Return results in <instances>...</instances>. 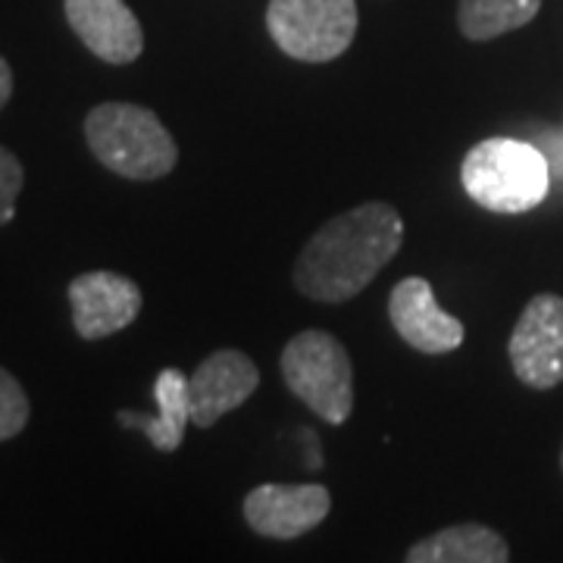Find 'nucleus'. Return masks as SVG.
I'll return each instance as SVG.
<instances>
[{"label":"nucleus","instance_id":"nucleus-1","mask_svg":"<svg viewBox=\"0 0 563 563\" xmlns=\"http://www.w3.org/2000/svg\"><path fill=\"white\" fill-rule=\"evenodd\" d=\"M404 244L401 213L385 201H366L320 225L295 263V288L320 303L357 298Z\"/></svg>","mask_w":563,"mask_h":563},{"label":"nucleus","instance_id":"nucleus-2","mask_svg":"<svg viewBox=\"0 0 563 563\" xmlns=\"http://www.w3.org/2000/svg\"><path fill=\"white\" fill-rule=\"evenodd\" d=\"M85 141L98 163L122 179L157 181L179 163V147L161 117L139 103H98L85 117Z\"/></svg>","mask_w":563,"mask_h":563},{"label":"nucleus","instance_id":"nucleus-3","mask_svg":"<svg viewBox=\"0 0 563 563\" xmlns=\"http://www.w3.org/2000/svg\"><path fill=\"white\" fill-rule=\"evenodd\" d=\"M461 185L492 213L536 210L551 191V163L542 147L517 139H485L466 151Z\"/></svg>","mask_w":563,"mask_h":563},{"label":"nucleus","instance_id":"nucleus-4","mask_svg":"<svg viewBox=\"0 0 563 563\" xmlns=\"http://www.w3.org/2000/svg\"><path fill=\"white\" fill-rule=\"evenodd\" d=\"M282 379L329 426H344L354 410V366L344 344L322 329H303L282 351Z\"/></svg>","mask_w":563,"mask_h":563},{"label":"nucleus","instance_id":"nucleus-5","mask_svg":"<svg viewBox=\"0 0 563 563\" xmlns=\"http://www.w3.org/2000/svg\"><path fill=\"white\" fill-rule=\"evenodd\" d=\"M266 32L291 60H339L357 35V0H269Z\"/></svg>","mask_w":563,"mask_h":563},{"label":"nucleus","instance_id":"nucleus-6","mask_svg":"<svg viewBox=\"0 0 563 563\" xmlns=\"http://www.w3.org/2000/svg\"><path fill=\"white\" fill-rule=\"evenodd\" d=\"M510 366L529 388H554L563 383V298L536 295L526 303L507 342Z\"/></svg>","mask_w":563,"mask_h":563},{"label":"nucleus","instance_id":"nucleus-7","mask_svg":"<svg viewBox=\"0 0 563 563\" xmlns=\"http://www.w3.org/2000/svg\"><path fill=\"white\" fill-rule=\"evenodd\" d=\"M332 495L325 485H279L266 483L247 492L244 498V520L247 526L276 542H291L313 532L329 517Z\"/></svg>","mask_w":563,"mask_h":563},{"label":"nucleus","instance_id":"nucleus-8","mask_svg":"<svg viewBox=\"0 0 563 563\" xmlns=\"http://www.w3.org/2000/svg\"><path fill=\"white\" fill-rule=\"evenodd\" d=\"M144 295L135 282L120 273H81L69 282L73 325L85 342H101L139 320Z\"/></svg>","mask_w":563,"mask_h":563},{"label":"nucleus","instance_id":"nucleus-9","mask_svg":"<svg viewBox=\"0 0 563 563\" xmlns=\"http://www.w3.org/2000/svg\"><path fill=\"white\" fill-rule=\"evenodd\" d=\"M261 385V369L239 347H220L198 363L188 376L191 395V426L213 429L217 422L239 410Z\"/></svg>","mask_w":563,"mask_h":563},{"label":"nucleus","instance_id":"nucleus-10","mask_svg":"<svg viewBox=\"0 0 563 563\" xmlns=\"http://www.w3.org/2000/svg\"><path fill=\"white\" fill-rule=\"evenodd\" d=\"M388 320L404 342L420 354H451L463 344V322L444 313L429 279L407 276L388 295Z\"/></svg>","mask_w":563,"mask_h":563},{"label":"nucleus","instance_id":"nucleus-11","mask_svg":"<svg viewBox=\"0 0 563 563\" xmlns=\"http://www.w3.org/2000/svg\"><path fill=\"white\" fill-rule=\"evenodd\" d=\"M63 10L73 32L98 60L129 66L141 57L144 32L125 0H63Z\"/></svg>","mask_w":563,"mask_h":563},{"label":"nucleus","instance_id":"nucleus-12","mask_svg":"<svg viewBox=\"0 0 563 563\" xmlns=\"http://www.w3.org/2000/svg\"><path fill=\"white\" fill-rule=\"evenodd\" d=\"M154 398H157V417H147V413H139V410H120L117 420L125 429L141 432L157 451L173 454V451H179V444L185 442V429L191 426L188 376L176 366L161 369V376L154 383Z\"/></svg>","mask_w":563,"mask_h":563},{"label":"nucleus","instance_id":"nucleus-13","mask_svg":"<svg viewBox=\"0 0 563 563\" xmlns=\"http://www.w3.org/2000/svg\"><path fill=\"white\" fill-rule=\"evenodd\" d=\"M510 548L492 526H444L429 539L410 544L407 563H507Z\"/></svg>","mask_w":563,"mask_h":563},{"label":"nucleus","instance_id":"nucleus-14","mask_svg":"<svg viewBox=\"0 0 563 563\" xmlns=\"http://www.w3.org/2000/svg\"><path fill=\"white\" fill-rule=\"evenodd\" d=\"M539 10L542 0H461L457 25L470 41H492L529 25Z\"/></svg>","mask_w":563,"mask_h":563},{"label":"nucleus","instance_id":"nucleus-15","mask_svg":"<svg viewBox=\"0 0 563 563\" xmlns=\"http://www.w3.org/2000/svg\"><path fill=\"white\" fill-rule=\"evenodd\" d=\"M29 417H32V404L25 388L10 369L0 366V442L16 439L29 426Z\"/></svg>","mask_w":563,"mask_h":563},{"label":"nucleus","instance_id":"nucleus-16","mask_svg":"<svg viewBox=\"0 0 563 563\" xmlns=\"http://www.w3.org/2000/svg\"><path fill=\"white\" fill-rule=\"evenodd\" d=\"M22 185H25V169L22 163L0 147V225L16 217V198H20Z\"/></svg>","mask_w":563,"mask_h":563},{"label":"nucleus","instance_id":"nucleus-17","mask_svg":"<svg viewBox=\"0 0 563 563\" xmlns=\"http://www.w3.org/2000/svg\"><path fill=\"white\" fill-rule=\"evenodd\" d=\"M10 95H13V73H10V63L0 57V110L7 107Z\"/></svg>","mask_w":563,"mask_h":563},{"label":"nucleus","instance_id":"nucleus-18","mask_svg":"<svg viewBox=\"0 0 563 563\" xmlns=\"http://www.w3.org/2000/svg\"><path fill=\"white\" fill-rule=\"evenodd\" d=\"M561 466H563V451H561Z\"/></svg>","mask_w":563,"mask_h":563}]
</instances>
